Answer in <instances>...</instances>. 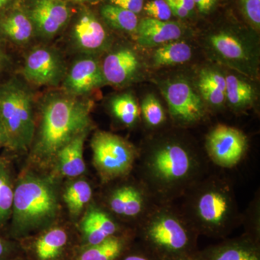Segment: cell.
I'll return each mask as SVG.
<instances>
[{
	"label": "cell",
	"instance_id": "7402d4cb",
	"mask_svg": "<svg viewBox=\"0 0 260 260\" xmlns=\"http://www.w3.org/2000/svg\"><path fill=\"white\" fill-rule=\"evenodd\" d=\"M88 132L89 130L84 132L75 137L56 153L59 169L66 177H78L85 171L83 147Z\"/></svg>",
	"mask_w": 260,
	"mask_h": 260
},
{
	"label": "cell",
	"instance_id": "f1b7e54d",
	"mask_svg": "<svg viewBox=\"0 0 260 260\" xmlns=\"http://www.w3.org/2000/svg\"><path fill=\"white\" fill-rule=\"evenodd\" d=\"M111 108L113 114L126 126L133 125L139 119V106L132 94L116 95L111 102Z\"/></svg>",
	"mask_w": 260,
	"mask_h": 260
},
{
	"label": "cell",
	"instance_id": "4dcf8cb0",
	"mask_svg": "<svg viewBox=\"0 0 260 260\" xmlns=\"http://www.w3.org/2000/svg\"><path fill=\"white\" fill-rule=\"evenodd\" d=\"M140 109L143 119L149 127L158 128L167 119L162 104L153 94H148L145 96Z\"/></svg>",
	"mask_w": 260,
	"mask_h": 260
},
{
	"label": "cell",
	"instance_id": "4316f807",
	"mask_svg": "<svg viewBox=\"0 0 260 260\" xmlns=\"http://www.w3.org/2000/svg\"><path fill=\"white\" fill-rule=\"evenodd\" d=\"M68 242L64 229L54 228L41 236L35 243V252L39 260H55Z\"/></svg>",
	"mask_w": 260,
	"mask_h": 260
},
{
	"label": "cell",
	"instance_id": "b9f144b4",
	"mask_svg": "<svg viewBox=\"0 0 260 260\" xmlns=\"http://www.w3.org/2000/svg\"><path fill=\"white\" fill-rule=\"evenodd\" d=\"M6 145V139H5V135L1 124H0V149L5 148Z\"/></svg>",
	"mask_w": 260,
	"mask_h": 260
},
{
	"label": "cell",
	"instance_id": "603a6c76",
	"mask_svg": "<svg viewBox=\"0 0 260 260\" xmlns=\"http://www.w3.org/2000/svg\"><path fill=\"white\" fill-rule=\"evenodd\" d=\"M225 98L229 105L235 110L251 107L255 102V88L249 82L234 75L225 76Z\"/></svg>",
	"mask_w": 260,
	"mask_h": 260
},
{
	"label": "cell",
	"instance_id": "7bdbcfd3",
	"mask_svg": "<svg viewBox=\"0 0 260 260\" xmlns=\"http://www.w3.org/2000/svg\"><path fill=\"white\" fill-rule=\"evenodd\" d=\"M66 3L70 2V3H80V4H84V3H91L97 0H64Z\"/></svg>",
	"mask_w": 260,
	"mask_h": 260
},
{
	"label": "cell",
	"instance_id": "5b68a950",
	"mask_svg": "<svg viewBox=\"0 0 260 260\" xmlns=\"http://www.w3.org/2000/svg\"><path fill=\"white\" fill-rule=\"evenodd\" d=\"M54 186L44 178L27 175L15 184L10 234L19 237L51 223L57 213Z\"/></svg>",
	"mask_w": 260,
	"mask_h": 260
},
{
	"label": "cell",
	"instance_id": "4fadbf2b",
	"mask_svg": "<svg viewBox=\"0 0 260 260\" xmlns=\"http://www.w3.org/2000/svg\"><path fill=\"white\" fill-rule=\"evenodd\" d=\"M26 11L36 31L44 38L55 37L71 15L64 0H32Z\"/></svg>",
	"mask_w": 260,
	"mask_h": 260
},
{
	"label": "cell",
	"instance_id": "30bf717a",
	"mask_svg": "<svg viewBox=\"0 0 260 260\" xmlns=\"http://www.w3.org/2000/svg\"><path fill=\"white\" fill-rule=\"evenodd\" d=\"M247 145V138L242 131L219 124L207 136L205 148L207 155L215 165L229 169L242 160Z\"/></svg>",
	"mask_w": 260,
	"mask_h": 260
},
{
	"label": "cell",
	"instance_id": "60d3db41",
	"mask_svg": "<svg viewBox=\"0 0 260 260\" xmlns=\"http://www.w3.org/2000/svg\"><path fill=\"white\" fill-rule=\"evenodd\" d=\"M186 8L189 13H191L194 8V4L193 0H177Z\"/></svg>",
	"mask_w": 260,
	"mask_h": 260
},
{
	"label": "cell",
	"instance_id": "e0dca14e",
	"mask_svg": "<svg viewBox=\"0 0 260 260\" xmlns=\"http://www.w3.org/2000/svg\"><path fill=\"white\" fill-rule=\"evenodd\" d=\"M197 254L200 260H260L259 240L244 234L198 250Z\"/></svg>",
	"mask_w": 260,
	"mask_h": 260
},
{
	"label": "cell",
	"instance_id": "9c48e42d",
	"mask_svg": "<svg viewBox=\"0 0 260 260\" xmlns=\"http://www.w3.org/2000/svg\"><path fill=\"white\" fill-rule=\"evenodd\" d=\"M161 91L171 117L177 125H194L206 116V104L197 88L184 78H177L164 82Z\"/></svg>",
	"mask_w": 260,
	"mask_h": 260
},
{
	"label": "cell",
	"instance_id": "7a4b0ae2",
	"mask_svg": "<svg viewBox=\"0 0 260 260\" xmlns=\"http://www.w3.org/2000/svg\"><path fill=\"white\" fill-rule=\"evenodd\" d=\"M180 199L179 210L199 236L225 239L242 223L232 184L223 178L206 176Z\"/></svg>",
	"mask_w": 260,
	"mask_h": 260
},
{
	"label": "cell",
	"instance_id": "83f0119b",
	"mask_svg": "<svg viewBox=\"0 0 260 260\" xmlns=\"http://www.w3.org/2000/svg\"><path fill=\"white\" fill-rule=\"evenodd\" d=\"M101 15L107 25L121 31L135 32L139 23L137 14L112 4L103 6Z\"/></svg>",
	"mask_w": 260,
	"mask_h": 260
},
{
	"label": "cell",
	"instance_id": "f6af8a7d",
	"mask_svg": "<svg viewBox=\"0 0 260 260\" xmlns=\"http://www.w3.org/2000/svg\"><path fill=\"white\" fill-rule=\"evenodd\" d=\"M3 59H2V58H0V70H1L2 66H3Z\"/></svg>",
	"mask_w": 260,
	"mask_h": 260
},
{
	"label": "cell",
	"instance_id": "ffe728a7",
	"mask_svg": "<svg viewBox=\"0 0 260 260\" xmlns=\"http://www.w3.org/2000/svg\"><path fill=\"white\" fill-rule=\"evenodd\" d=\"M81 229L88 246L100 244L119 232V227L112 217L95 207H92L87 212Z\"/></svg>",
	"mask_w": 260,
	"mask_h": 260
},
{
	"label": "cell",
	"instance_id": "d6986e66",
	"mask_svg": "<svg viewBox=\"0 0 260 260\" xmlns=\"http://www.w3.org/2000/svg\"><path fill=\"white\" fill-rule=\"evenodd\" d=\"M35 31L26 10L15 5L0 16V37L16 44L28 42Z\"/></svg>",
	"mask_w": 260,
	"mask_h": 260
},
{
	"label": "cell",
	"instance_id": "6da1fadb",
	"mask_svg": "<svg viewBox=\"0 0 260 260\" xmlns=\"http://www.w3.org/2000/svg\"><path fill=\"white\" fill-rule=\"evenodd\" d=\"M138 156L140 181L158 203L180 199L207 176L208 161L204 157L175 138L152 142Z\"/></svg>",
	"mask_w": 260,
	"mask_h": 260
},
{
	"label": "cell",
	"instance_id": "f546056e",
	"mask_svg": "<svg viewBox=\"0 0 260 260\" xmlns=\"http://www.w3.org/2000/svg\"><path fill=\"white\" fill-rule=\"evenodd\" d=\"M92 198V189L85 181H78L67 188L63 195L70 213L78 215Z\"/></svg>",
	"mask_w": 260,
	"mask_h": 260
},
{
	"label": "cell",
	"instance_id": "52a82bcc",
	"mask_svg": "<svg viewBox=\"0 0 260 260\" xmlns=\"http://www.w3.org/2000/svg\"><path fill=\"white\" fill-rule=\"evenodd\" d=\"M205 46L215 60L249 78H256L259 70V51L252 38L231 30L210 34Z\"/></svg>",
	"mask_w": 260,
	"mask_h": 260
},
{
	"label": "cell",
	"instance_id": "d590c367",
	"mask_svg": "<svg viewBox=\"0 0 260 260\" xmlns=\"http://www.w3.org/2000/svg\"><path fill=\"white\" fill-rule=\"evenodd\" d=\"M172 10V15L179 18H185L189 16L190 13L177 0H165Z\"/></svg>",
	"mask_w": 260,
	"mask_h": 260
},
{
	"label": "cell",
	"instance_id": "ac0fdd59",
	"mask_svg": "<svg viewBox=\"0 0 260 260\" xmlns=\"http://www.w3.org/2000/svg\"><path fill=\"white\" fill-rule=\"evenodd\" d=\"M137 41L141 47H157L167 43L179 40L184 35V30L176 22L161 21L146 18L138 23Z\"/></svg>",
	"mask_w": 260,
	"mask_h": 260
},
{
	"label": "cell",
	"instance_id": "3957f363",
	"mask_svg": "<svg viewBox=\"0 0 260 260\" xmlns=\"http://www.w3.org/2000/svg\"><path fill=\"white\" fill-rule=\"evenodd\" d=\"M92 103L68 94L49 95L42 108V120L34 153L50 159L75 137L90 128Z\"/></svg>",
	"mask_w": 260,
	"mask_h": 260
},
{
	"label": "cell",
	"instance_id": "8992f818",
	"mask_svg": "<svg viewBox=\"0 0 260 260\" xmlns=\"http://www.w3.org/2000/svg\"><path fill=\"white\" fill-rule=\"evenodd\" d=\"M0 124L10 151L26 150L35 135L32 95L20 80L10 78L0 84Z\"/></svg>",
	"mask_w": 260,
	"mask_h": 260
},
{
	"label": "cell",
	"instance_id": "74e56055",
	"mask_svg": "<svg viewBox=\"0 0 260 260\" xmlns=\"http://www.w3.org/2000/svg\"><path fill=\"white\" fill-rule=\"evenodd\" d=\"M194 6L203 14H208L213 9L217 0H193Z\"/></svg>",
	"mask_w": 260,
	"mask_h": 260
},
{
	"label": "cell",
	"instance_id": "d4e9b609",
	"mask_svg": "<svg viewBox=\"0 0 260 260\" xmlns=\"http://www.w3.org/2000/svg\"><path fill=\"white\" fill-rule=\"evenodd\" d=\"M14 189L9 160L0 157V230L6 226L11 217Z\"/></svg>",
	"mask_w": 260,
	"mask_h": 260
},
{
	"label": "cell",
	"instance_id": "2e32d148",
	"mask_svg": "<svg viewBox=\"0 0 260 260\" xmlns=\"http://www.w3.org/2000/svg\"><path fill=\"white\" fill-rule=\"evenodd\" d=\"M102 69L106 83L123 86L136 79L141 70V63L133 49L123 47L106 56Z\"/></svg>",
	"mask_w": 260,
	"mask_h": 260
},
{
	"label": "cell",
	"instance_id": "5bb4252c",
	"mask_svg": "<svg viewBox=\"0 0 260 260\" xmlns=\"http://www.w3.org/2000/svg\"><path fill=\"white\" fill-rule=\"evenodd\" d=\"M72 39L77 49L89 54L104 51L110 42L104 25L88 9L82 10L77 17L72 30Z\"/></svg>",
	"mask_w": 260,
	"mask_h": 260
},
{
	"label": "cell",
	"instance_id": "e575fe53",
	"mask_svg": "<svg viewBox=\"0 0 260 260\" xmlns=\"http://www.w3.org/2000/svg\"><path fill=\"white\" fill-rule=\"evenodd\" d=\"M121 260H159V258L141 244L139 249L124 255Z\"/></svg>",
	"mask_w": 260,
	"mask_h": 260
},
{
	"label": "cell",
	"instance_id": "8d00e7d4",
	"mask_svg": "<svg viewBox=\"0 0 260 260\" xmlns=\"http://www.w3.org/2000/svg\"><path fill=\"white\" fill-rule=\"evenodd\" d=\"M13 251V244L0 234V260H8Z\"/></svg>",
	"mask_w": 260,
	"mask_h": 260
},
{
	"label": "cell",
	"instance_id": "cb8c5ba5",
	"mask_svg": "<svg viewBox=\"0 0 260 260\" xmlns=\"http://www.w3.org/2000/svg\"><path fill=\"white\" fill-rule=\"evenodd\" d=\"M191 49L187 43L174 41L155 47L152 63L156 68L184 64L191 59Z\"/></svg>",
	"mask_w": 260,
	"mask_h": 260
},
{
	"label": "cell",
	"instance_id": "ba28073f",
	"mask_svg": "<svg viewBox=\"0 0 260 260\" xmlns=\"http://www.w3.org/2000/svg\"><path fill=\"white\" fill-rule=\"evenodd\" d=\"M93 164L105 181L126 177L130 174L138 158V151L120 136L98 131L91 140Z\"/></svg>",
	"mask_w": 260,
	"mask_h": 260
},
{
	"label": "cell",
	"instance_id": "1f68e13d",
	"mask_svg": "<svg viewBox=\"0 0 260 260\" xmlns=\"http://www.w3.org/2000/svg\"><path fill=\"white\" fill-rule=\"evenodd\" d=\"M148 18L168 21L172 18V13L165 0H152L143 6Z\"/></svg>",
	"mask_w": 260,
	"mask_h": 260
},
{
	"label": "cell",
	"instance_id": "ab89813d",
	"mask_svg": "<svg viewBox=\"0 0 260 260\" xmlns=\"http://www.w3.org/2000/svg\"><path fill=\"white\" fill-rule=\"evenodd\" d=\"M18 0H0V16L18 4Z\"/></svg>",
	"mask_w": 260,
	"mask_h": 260
},
{
	"label": "cell",
	"instance_id": "277c9868",
	"mask_svg": "<svg viewBox=\"0 0 260 260\" xmlns=\"http://www.w3.org/2000/svg\"><path fill=\"white\" fill-rule=\"evenodd\" d=\"M138 225L142 245L158 257L198 251L199 234L172 203H155Z\"/></svg>",
	"mask_w": 260,
	"mask_h": 260
},
{
	"label": "cell",
	"instance_id": "9a60e30c",
	"mask_svg": "<svg viewBox=\"0 0 260 260\" xmlns=\"http://www.w3.org/2000/svg\"><path fill=\"white\" fill-rule=\"evenodd\" d=\"M106 83L102 66L91 58L75 61L64 78V93L72 96L86 95Z\"/></svg>",
	"mask_w": 260,
	"mask_h": 260
},
{
	"label": "cell",
	"instance_id": "8fae6325",
	"mask_svg": "<svg viewBox=\"0 0 260 260\" xmlns=\"http://www.w3.org/2000/svg\"><path fill=\"white\" fill-rule=\"evenodd\" d=\"M23 74L27 81L34 85H56L64 78V61L54 49L37 47L27 56Z\"/></svg>",
	"mask_w": 260,
	"mask_h": 260
},
{
	"label": "cell",
	"instance_id": "836d02e7",
	"mask_svg": "<svg viewBox=\"0 0 260 260\" xmlns=\"http://www.w3.org/2000/svg\"><path fill=\"white\" fill-rule=\"evenodd\" d=\"M111 4L133 12L135 14L143 10L144 0H109Z\"/></svg>",
	"mask_w": 260,
	"mask_h": 260
},
{
	"label": "cell",
	"instance_id": "7c38bea8",
	"mask_svg": "<svg viewBox=\"0 0 260 260\" xmlns=\"http://www.w3.org/2000/svg\"><path fill=\"white\" fill-rule=\"evenodd\" d=\"M155 203L140 181L139 184L118 186L108 198V205L113 213L122 218L138 220V223Z\"/></svg>",
	"mask_w": 260,
	"mask_h": 260
},
{
	"label": "cell",
	"instance_id": "f35d334b",
	"mask_svg": "<svg viewBox=\"0 0 260 260\" xmlns=\"http://www.w3.org/2000/svg\"><path fill=\"white\" fill-rule=\"evenodd\" d=\"M159 260H200L197 251L189 254H177V255L162 256L158 257Z\"/></svg>",
	"mask_w": 260,
	"mask_h": 260
},
{
	"label": "cell",
	"instance_id": "484cf974",
	"mask_svg": "<svg viewBox=\"0 0 260 260\" xmlns=\"http://www.w3.org/2000/svg\"><path fill=\"white\" fill-rule=\"evenodd\" d=\"M127 243L125 237L116 234L100 244L88 246L78 260H117L125 251Z\"/></svg>",
	"mask_w": 260,
	"mask_h": 260
},
{
	"label": "cell",
	"instance_id": "ee69618b",
	"mask_svg": "<svg viewBox=\"0 0 260 260\" xmlns=\"http://www.w3.org/2000/svg\"><path fill=\"white\" fill-rule=\"evenodd\" d=\"M1 37H0V58H2V59H3V50H2V44H1Z\"/></svg>",
	"mask_w": 260,
	"mask_h": 260
},
{
	"label": "cell",
	"instance_id": "44dd1931",
	"mask_svg": "<svg viewBox=\"0 0 260 260\" xmlns=\"http://www.w3.org/2000/svg\"><path fill=\"white\" fill-rule=\"evenodd\" d=\"M225 76L218 70L204 68L200 72L197 81V90L207 105L221 107L226 101Z\"/></svg>",
	"mask_w": 260,
	"mask_h": 260
},
{
	"label": "cell",
	"instance_id": "d6a6232c",
	"mask_svg": "<svg viewBox=\"0 0 260 260\" xmlns=\"http://www.w3.org/2000/svg\"><path fill=\"white\" fill-rule=\"evenodd\" d=\"M241 10L247 21L256 30L260 28V0H239Z\"/></svg>",
	"mask_w": 260,
	"mask_h": 260
}]
</instances>
